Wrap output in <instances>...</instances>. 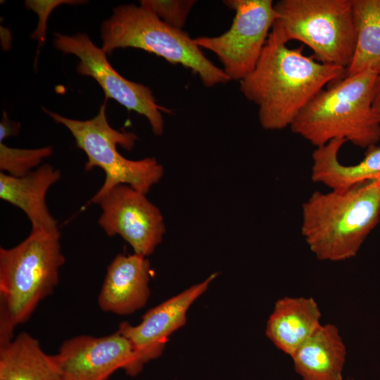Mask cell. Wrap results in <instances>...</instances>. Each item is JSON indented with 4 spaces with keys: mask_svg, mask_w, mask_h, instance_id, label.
Instances as JSON below:
<instances>
[{
    "mask_svg": "<svg viewBox=\"0 0 380 380\" xmlns=\"http://www.w3.org/2000/svg\"><path fill=\"white\" fill-rule=\"evenodd\" d=\"M287 43L272 26L255 69L240 81L241 91L257 106L267 130L290 127L320 91L346 76V68L320 63Z\"/></svg>",
    "mask_w": 380,
    "mask_h": 380,
    "instance_id": "obj_1",
    "label": "cell"
},
{
    "mask_svg": "<svg viewBox=\"0 0 380 380\" xmlns=\"http://www.w3.org/2000/svg\"><path fill=\"white\" fill-rule=\"evenodd\" d=\"M380 221V184L368 181L347 189L315 191L303 203L300 232L319 260L354 258Z\"/></svg>",
    "mask_w": 380,
    "mask_h": 380,
    "instance_id": "obj_2",
    "label": "cell"
},
{
    "mask_svg": "<svg viewBox=\"0 0 380 380\" xmlns=\"http://www.w3.org/2000/svg\"><path fill=\"white\" fill-rule=\"evenodd\" d=\"M65 261L58 229L32 227L16 246L0 248V346L53 292Z\"/></svg>",
    "mask_w": 380,
    "mask_h": 380,
    "instance_id": "obj_3",
    "label": "cell"
},
{
    "mask_svg": "<svg viewBox=\"0 0 380 380\" xmlns=\"http://www.w3.org/2000/svg\"><path fill=\"white\" fill-rule=\"evenodd\" d=\"M380 70L369 68L346 76L320 91L301 110L290 128L316 148L343 139L363 148L380 140V118L372 108Z\"/></svg>",
    "mask_w": 380,
    "mask_h": 380,
    "instance_id": "obj_4",
    "label": "cell"
},
{
    "mask_svg": "<svg viewBox=\"0 0 380 380\" xmlns=\"http://www.w3.org/2000/svg\"><path fill=\"white\" fill-rule=\"evenodd\" d=\"M101 31V48L106 53L118 48L143 49L190 68L206 87L231 80L204 55L194 39L141 6L127 4L115 8L110 18L103 21Z\"/></svg>",
    "mask_w": 380,
    "mask_h": 380,
    "instance_id": "obj_5",
    "label": "cell"
},
{
    "mask_svg": "<svg viewBox=\"0 0 380 380\" xmlns=\"http://www.w3.org/2000/svg\"><path fill=\"white\" fill-rule=\"evenodd\" d=\"M44 110L56 122L68 129L77 146L85 153L87 158L85 170L99 167L104 172L103 184L91 199V203H98L119 184L128 185L146 194L162 179L164 169L155 158L132 160L118 151L117 145L127 151L132 150L138 137L134 133L118 131L109 125L106 114V101L99 113L87 120L68 118L46 109Z\"/></svg>",
    "mask_w": 380,
    "mask_h": 380,
    "instance_id": "obj_6",
    "label": "cell"
},
{
    "mask_svg": "<svg viewBox=\"0 0 380 380\" xmlns=\"http://www.w3.org/2000/svg\"><path fill=\"white\" fill-rule=\"evenodd\" d=\"M274 8L272 26L286 42L299 41L316 61L347 69L356 39L353 0H280Z\"/></svg>",
    "mask_w": 380,
    "mask_h": 380,
    "instance_id": "obj_7",
    "label": "cell"
},
{
    "mask_svg": "<svg viewBox=\"0 0 380 380\" xmlns=\"http://www.w3.org/2000/svg\"><path fill=\"white\" fill-rule=\"evenodd\" d=\"M235 11L230 28L216 37L194 39L214 53L229 79L239 82L255 69L276 19L272 0H226Z\"/></svg>",
    "mask_w": 380,
    "mask_h": 380,
    "instance_id": "obj_8",
    "label": "cell"
},
{
    "mask_svg": "<svg viewBox=\"0 0 380 380\" xmlns=\"http://www.w3.org/2000/svg\"><path fill=\"white\" fill-rule=\"evenodd\" d=\"M53 45L64 53L74 54L80 58L77 71L83 76L94 78L103 89L106 99H113L128 110L145 116L153 134H163L162 112H172L156 103L149 87L126 80L118 74L108 61L106 53L97 47L88 35L56 33Z\"/></svg>",
    "mask_w": 380,
    "mask_h": 380,
    "instance_id": "obj_9",
    "label": "cell"
},
{
    "mask_svg": "<svg viewBox=\"0 0 380 380\" xmlns=\"http://www.w3.org/2000/svg\"><path fill=\"white\" fill-rule=\"evenodd\" d=\"M61 380H106L118 369L131 376L143 369L130 341L118 331L65 340L52 355Z\"/></svg>",
    "mask_w": 380,
    "mask_h": 380,
    "instance_id": "obj_10",
    "label": "cell"
},
{
    "mask_svg": "<svg viewBox=\"0 0 380 380\" xmlns=\"http://www.w3.org/2000/svg\"><path fill=\"white\" fill-rule=\"evenodd\" d=\"M98 203L102 210L99 226L108 236H121L134 253L146 257L162 241L165 232L163 217L145 194L119 184Z\"/></svg>",
    "mask_w": 380,
    "mask_h": 380,
    "instance_id": "obj_11",
    "label": "cell"
},
{
    "mask_svg": "<svg viewBox=\"0 0 380 380\" xmlns=\"http://www.w3.org/2000/svg\"><path fill=\"white\" fill-rule=\"evenodd\" d=\"M217 275L212 274L203 281L151 308L139 324H120L118 331L130 341L143 366L160 356L168 337L185 324L189 308Z\"/></svg>",
    "mask_w": 380,
    "mask_h": 380,
    "instance_id": "obj_12",
    "label": "cell"
},
{
    "mask_svg": "<svg viewBox=\"0 0 380 380\" xmlns=\"http://www.w3.org/2000/svg\"><path fill=\"white\" fill-rule=\"evenodd\" d=\"M151 264L134 253L117 255L107 267L98 305L106 312L128 315L142 308L149 296Z\"/></svg>",
    "mask_w": 380,
    "mask_h": 380,
    "instance_id": "obj_13",
    "label": "cell"
},
{
    "mask_svg": "<svg viewBox=\"0 0 380 380\" xmlns=\"http://www.w3.org/2000/svg\"><path fill=\"white\" fill-rule=\"evenodd\" d=\"M61 177V172L50 164H44L23 177L0 172V198L18 208L27 217L32 227L58 229L57 220L46 203L50 187Z\"/></svg>",
    "mask_w": 380,
    "mask_h": 380,
    "instance_id": "obj_14",
    "label": "cell"
},
{
    "mask_svg": "<svg viewBox=\"0 0 380 380\" xmlns=\"http://www.w3.org/2000/svg\"><path fill=\"white\" fill-rule=\"evenodd\" d=\"M321 312L311 297L285 296L277 300L265 334L273 344L291 357L321 325Z\"/></svg>",
    "mask_w": 380,
    "mask_h": 380,
    "instance_id": "obj_15",
    "label": "cell"
},
{
    "mask_svg": "<svg viewBox=\"0 0 380 380\" xmlns=\"http://www.w3.org/2000/svg\"><path fill=\"white\" fill-rule=\"evenodd\" d=\"M346 142L334 139L315 148L312 154V180L338 191L368 181L380 184V146L368 147L360 163L345 165L340 163L338 153Z\"/></svg>",
    "mask_w": 380,
    "mask_h": 380,
    "instance_id": "obj_16",
    "label": "cell"
},
{
    "mask_svg": "<svg viewBox=\"0 0 380 380\" xmlns=\"http://www.w3.org/2000/svg\"><path fill=\"white\" fill-rule=\"evenodd\" d=\"M291 357L303 380H343L346 348L334 324H321Z\"/></svg>",
    "mask_w": 380,
    "mask_h": 380,
    "instance_id": "obj_17",
    "label": "cell"
},
{
    "mask_svg": "<svg viewBox=\"0 0 380 380\" xmlns=\"http://www.w3.org/2000/svg\"><path fill=\"white\" fill-rule=\"evenodd\" d=\"M0 380H61L53 355L23 331L0 346Z\"/></svg>",
    "mask_w": 380,
    "mask_h": 380,
    "instance_id": "obj_18",
    "label": "cell"
},
{
    "mask_svg": "<svg viewBox=\"0 0 380 380\" xmlns=\"http://www.w3.org/2000/svg\"><path fill=\"white\" fill-rule=\"evenodd\" d=\"M355 46L346 76L369 68L380 70V0H353Z\"/></svg>",
    "mask_w": 380,
    "mask_h": 380,
    "instance_id": "obj_19",
    "label": "cell"
},
{
    "mask_svg": "<svg viewBox=\"0 0 380 380\" xmlns=\"http://www.w3.org/2000/svg\"><path fill=\"white\" fill-rule=\"evenodd\" d=\"M53 153L51 146L39 148H18L0 142L1 172L13 177L25 176L39 167Z\"/></svg>",
    "mask_w": 380,
    "mask_h": 380,
    "instance_id": "obj_20",
    "label": "cell"
},
{
    "mask_svg": "<svg viewBox=\"0 0 380 380\" xmlns=\"http://www.w3.org/2000/svg\"><path fill=\"white\" fill-rule=\"evenodd\" d=\"M196 2L194 0H142L140 6L153 13L169 26L182 30Z\"/></svg>",
    "mask_w": 380,
    "mask_h": 380,
    "instance_id": "obj_21",
    "label": "cell"
},
{
    "mask_svg": "<svg viewBox=\"0 0 380 380\" xmlns=\"http://www.w3.org/2000/svg\"><path fill=\"white\" fill-rule=\"evenodd\" d=\"M84 2L87 1L77 0H27L25 1V7L35 12L39 17L37 27L31 35V38L39 42L37 55L45 39L46 23L51 12L56 7L63 4H81Z\"/></svg>",
    "mask_w": 380,
    "mask_h": 380,
    "instance_id": "obj_22",
    "label": "cell"
},
{
    "mask_svg": "<svg viewBox=\"0 0 380 380\" xmlns=\"http://www.w3.org/2000/svg\"><path fill=\"white\" fill-rule=\"evenodd\" d=\"M20 129V123L10 120L6 112H4L2 120L0 122V142L11 137L17 135Z\"/></svg>",
    "mask_w": 380,
    "mask_h": 380,
    "instance_id": "obj_23",
    "label": "cell"
},
{
    "mask_svg": "<svg viewBox=\"0 0 380 380\" xmlns=\"http://www.w3.org/2000/svg\"><path fill=\"white\" fill-rule=\"evenodd\" d=\"M372 108L376 115L380 118V73L377 76L374 85Z\"/></svg>",
    "mask_w": 380,
    "mask_h": 380,
    "instance_id": "obj_24",
    "label": "cell"
},
{
    "mask_svg": "<svg viewBox=\"0 0 380 380\" xmlns=\"http://www.w3.org/2000/svg\"><path fill=\"white\" fill-rule=\"evenodd\" d=\"M346 380H354L353 379H348Z\"/></svg>",
    "mask_w": 380,
    "mask_h": 380,
    "instance_id": "obj_25",
    "label": "cell"
}]
</instances>
